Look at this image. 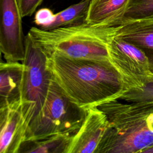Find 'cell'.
I'll return each mask as SVG.
<instances>
[{"instance_id": "cell-12", "label": "cell", "mask_w": 153, "mask_h": 153, "mask_svg": "<svg viewBox=\"0 0 153 153\" xmlns=\"http://www.w3.org/2000/svg\"><path fill=\"white\" fill-rule=\"evenodd\" d=\"M23 64L6 62L0 65V108L20 100Z\"/></svg>"}, {"instance_id": "cell-20", "label": "cell", "mask_w": 153, "mask_h": 153, "mask_svg": "<svg viewBox=\"0 0 153 153\" xmlns=\"http://www.w3.org/2000/svg\"><path fill=\"white\" fill-rule=\"evenodd\" d=\"M2 53H1V50H0V65L3 62L2 61Z\"/></svg>"}, {"instance_id": "cell-6", "label": "cell", "mask_w": 153, "mask_h": 153, "mask_svg": "<svg viewBox=\"0 0 153 153\" xmlns=\"http://www.w3.org/2000/svg\"><path fill=\"white\" fill-rule=\"evenodd\" d=\"M115 27L108 42L109 62L121 75L126 90L140 88L153 75L148 59L139 47L117 34Z\"/></svg>"}, {"instance_id": "cell-3", "label": "cell", "mask_w": 153, "mask_h": 153, "mask_svg": "<svg viewBox=\"0 0 153 153\" xmlns=\"http://www.w3.org/2000/svg\"><path fill=\"white\" fill-rule=\"evenodd\" d=\"M115 27L82 22L48 30L32 27L28 33L47 56L109 61L108 42Z\"/></svg>"}, {"instance_id": "cell-18", "label": "cell", "mask_w": 153, "mask_h": 153, "mask_svg": "<svg viewBox=\"0 0 153 153\" xmlns=\"http://www.w3.org/2000/svg\"><path fill=\"white\" fill-rule=\"evenodd\" d=\"M44 0H17L22 17L30 16Z\"/></svg>"}, {"instance_id": "cell-10", "label": "cell", "mask_w": 153, "mask_h": 153, "mask_svg": "<svg viewBox=\"0 0 153 153\" xmlns=\"http://www.w3.org/2000/svg\"><path fill=\"white\" fill-rule=\"evenodd\" d=\"M115 33L142 50L153 73V19L123 22L116 26Z\"/></svg>"}, {"instance_id": "cell-9", "label": "cell", "mask_w": 153, "mask_h": 153, "mask_svg": "<svg viewBox=\"0 0 153 153\" xmlns=\"http://www.w3.org/2000/svg\"><path fill=\"white\" fill-rule=\"evenodd\" d=\"M27 127L20 100L1 108L0 153H18Z\"/></svg>"}, {"instance_id": "cell-13", "label": "cell", "mask_w": 153, "mask_h": 153, "mask_svg": "<svg viewBox=\"0 0 153 153\" xmlns=\"http://www.w3.org/2000/svg\"><path fill=\"white\" fill-rule=\"evenodd\" d=\"M72 135L56 134L41 139L26 140L18 153H66Z\"/></svg>"}, {"instance_id": "cell-7", "label": "cell", "mask_w": 153, "mask_h": 153, "mask_svg": "<svg viewBox=\"0 0 153 153\" xmlns=\"http://www.w3.org/2000/svg\"><path fill=\"white\" fill-rule=\"evenodd\" d=\"M17 0H0V50L6 62H22L25 35Z\"/></svg>"}, {"instance_id": "cell-4", "label": "cell", "mask_w": 153, "mask_h": 153, "mask_svg": "<svg viewBox=\"0 0 153 153\" xmlns=\"http://www.w3.org/2000/svg\"><path fill=\"white\" fill-rule=\"evenodd\" d=\"M85 115V109L71 100L52 78L41 109L28 125L25 140L56 134H73Z\"/></svg>"}, {"instance_id": "cell-19", "label": "cell", "mask_w": 153, "mask_h": 153, "mask_svg": "<svg viewBox=\"0 0 153 153\" xmlns=\"http://www.w3.org/2000/svg\"><path fill=\"white\" fill-rule=\"evenodd\" d=\"M140 153H153V145L142 150Z\"/></svg>"}, {"instance_id": "cell-5", "label": "cell", "mask_w": 153, "mask_h": 153, "mask_svg": "<svg viewBox=\"0 0 153 153\" xmlns=\"http://www.w3.org/2000/svg\"><path fill=\"white\" fill-rule=\"evenodd\" d=\"M47 55L35 42L31 35L25 36V50L20 100L29 125L41 109L47 96L52 76L47 66Z\"/></svg>"}, {"instance_id": "cell-16", "label": "cell", "mask_w": 153, "mask_h": 153, "mask_svg": "<svg viewBox=\"0 0 153 153\" xmlns=\"http://www.w3.org/2000/svg\"><path fill=\"white\" fill-rule=\"evenodd\" d=\"M118 100L128 102L153 103V75L146 81L141 88L125 90Z\"/></svg>"}, {"instance_id": "cell-14", "label": "cell", "mask_w": 153, "mask_h": 153, "mask_svg": "<svg viewBox=\"0 0 153 153\" xmlns=\"http://www.w3.org/2000/svg\"><path fill=\"white\" fill-rule=\"evenodd\" d=\"M90 2L91 0H82L77 4L54 14L51 22L43 29H53L85 22Z\"/></svg>"}, {"instance_id": "cell-2", "label": "cell", "mask_w": 153, "mask_h": 153, "mask_svg": "<svg viewBox=\"0 0 153 153\" xmlns=\"http://www.w3.org/2000/svg\"><path fill=\"white\" fill-rule=\"evenodd\" d=\"M97 107L109 124L96 153H140L153 145V103L116 99Z\"/></svg>"}, {"instance_id": "cell-11", "label": "cell", "mask_w": 153, "mask_h": 153, "mask_svg": "<svg viewBox=\"0 0 153 153\" xmlns=\"http://www.w3.org/2000/svg\"><path fill=\"white\" fill-rule=\"evenodd\" d=\"M129 0H91L85 22L90 25L116 26L123 20Z\"/></svg>"}, {"instance_id": "cell-8", "label": "cell", "mask_w": 153, "mask_h": 153, "mask_svg": "<svg viewBox=\"0 0 153 153\" xmlns=\"http://www.w3.org/2000/svg\"><path fill=\"white\" fill-rule=\"evenodd\" d=\"M109 123L105 113L97 106L85 109V115L75 132L66 153H96Z\"/></svg>"}, {"instance_id": "cell-1", "label": "cell", "mask_w": 153, "mask_h": 153, "mask_svg": "<svg viewBox=\"0 0 153 153\" xmlns=\"http://www.w3.org/2000/svg\"><path fill=\"white\" fill-rule=\"evenodd\" d=\"M52 78L71 100L84 109L118 99L127 89L109 61L47 56Z\"/></svg>"}, {"instance_id": "cell-17", "label": "cell", "mask_w": 153, "mask_h": 153, "mask_svg": "<svg viewBox=\"0 0 153 153\" xmlns=\"http://www.w3.org/2000/svg\"><path fill=\"white\" fill-rule=\"evenodd\" d=\"M53 15V12L50 8H41L36 12L33 19V23L38 27L43 29L51 22Z\"/></svg>"}, {"instance_id": "cell-15", "label": "cell", "mask_w": 153, "mask_h": 153, "mask_svg": "<svg viewBox=\"0 0 153 153\" xmlns=\"http://www.w3.org/2000/svg\"><path fill=\"white\" fill-rule=\"evenodd\" d=\"M152 19L153 0H129L122 22Z\"/></svg>"}]
</instances>
